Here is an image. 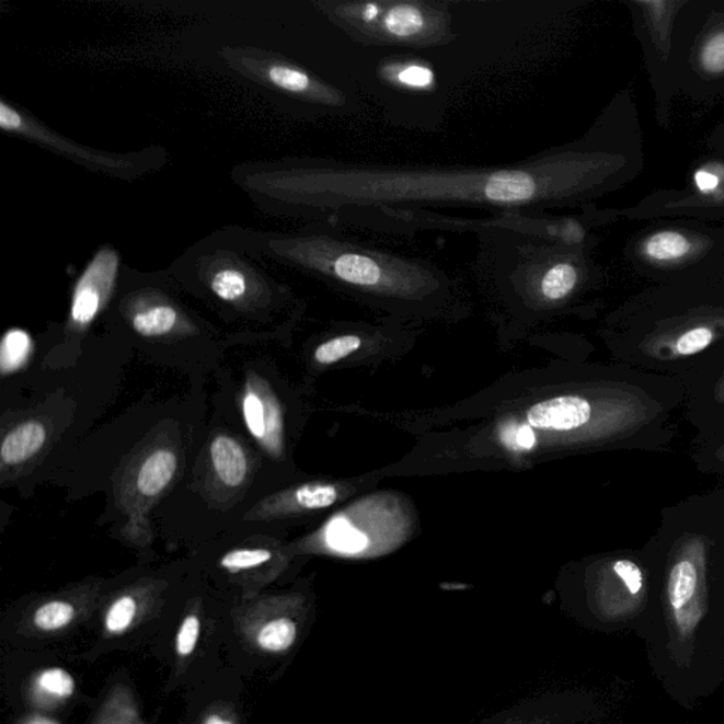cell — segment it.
<instances>
[{
	"label": "cell",
	"instance_id": "9c48e42d",
	"mask_svg": "<svg viewBox=\"0 0 724 724\" xmlns=\"http://www.w3.org/2000/svg\"><path fill=\"white\" fill-rule=\"evenodd\" d=\"M210 456L214 471L227 487H240L244 483L248 470V457L234 437L221 435L212 440Z\"/></svg>",
	"mask_w": 724,
	"mask_h": 724
},
{
	"label": "cell",
	"instance_id": "ffe728a7",
	"mask_svg": "<svg viewBox=\"0 0 724 724\" xmlns=\"http://www.w3.org/2000/svg\"><path fill=\"white\" fill-rule=\"evenodd\" d=\"M272 84L280 90L306 92L312 89V79L306 72L288 66H272L268 71Z\"/></svg>",
	"mask_w": 724,
	"mask_h": 724
},
{
	"label": "cell",
	"instance_id": "52a82bcc",
	"mask_svg": "<svg viewBox=\"0 0 724 724\" xmlns=\"http://www.w3.org/2000/svg\"><path fill=\"white\" fill-rule=\"evenodd\" d=\"M242 416L248 432L271 456L284 449V416L279 402L264 382L248 381L242 395Z\"/></svg>",
	"mask_w": 724,
	"mask_h": 724
},
{
	"label": "cell",
	"instance_id": "9a60e30c",
	"mask_svg": "<svg viewBox=\"0 0 724 724\" xmlns=\"http://www.w3.org/2000/svg\"><path fill=\"white\" fill-rule=\"evenodd\" d=\"M296 636H298V627L295 621L281 617L264 625L257 635V644L271 653H281L295 644Z\"/></svg>",
	"mask_w": 724,
	"mask_h": 724
},
{
	"label": "cell",
	"instance_id": "83f0119b",
	"mask_svg": "<svg viewBox=\"0 0 724 724\" xmlns=\"http://www.w3.org/2000/svg\"><path fill=\"white\" fill-rule=\"evenodd\" d=\"M694 180H697L698 187L704 189V192L716 187L719 183L716 176H713V174L706 172L697 173Z\"/></svg>",
	"mask_w": 724,
	"mask_h": 724
},
{
	"label": "cell",
	"instance_id": "8992f818",
	"mask_svg": "<svg viewBox=\"0 0 724 724\" xmlns=\"http://www.w3.org/2000/svg\"><path fill=\"white\" fill-rule=\"evenodd\" d=\"M118 265V255L110 248L101 250L90 262L72 294L70 310L72 323L82 327L94 322L114 289Z\"/></svg>",
	"mask_w": 724,
	"mask_h": 724
},
{
	"label": "cell",
	"instance_id": "5b68a950",
	"mask_svg": "<svg viewBox=\"0 0 724 724\" xmlns=\"http://www.w3.org/2000/svg\"><path fill=\"white\" fill-rule=\"evenodd\" d=\"M644 571L630 558L606 559L593 571V601L607 619H623L644 605Z\"/></svg>",
	"mask_w": 724,
	"mask_h": 724
},
{
	"label": "cell",
	"instance_id": "8fae6325",
	"mask_svg": "<svg viewBox=\"0 0 724 724\" xmlns=\"http://www.w3.org/2000/svg\"><path fill=\"white\" fill-rule=\"evenodd\" d=\"M177 470V456L172 450L162 449L152 455L140 466L136 487L145 497H154L168 487Z\"/></svg>",
	"mask_w": 724,
	"mask_h": 724
},
{
	"label": "cell",
	"instance_id": "7402d4cb",
	"mask_svg": "<svg viewBox=\"0 0 724 724\" xmlns=\"http://www.w3.org/2000/svg\"><path fill=\"white\" fill-rule=\"evenodd\" d=\"M136 614V602L133 597L125 596L111 606L106 614L105 625L110 633L120 634L129 629Z\"/></svg>",
	"mask_w": 724,
	"mask_h": 724
},
{
	"label": "cell",
	"instance_id": "277c9868",
	"mask_svg": "<svg viewBox=\"0 0 724 724\" xmlns=\"http://www.w3.org/2000/svg\"><path fill=\"white\" fill-rule=\"evenodd\" d=\"M451 34L444 4L386 2L376 26L364 37L397 46H430Z\"/></svg>",
	"mask_w": 724,
	"mask_h": 724
},
{
	"label": "cell",
	"instance_id": "d4e9b609",
	"mask_svg": "<svg viewBox=\"0 0 724 724\" xmlns=\"http://www.w3.org/2000/svg\"><path fill=\"white\" fill-rule=\"evenodd\" d=\"M198 635H200V620L196 616L184 619L177 634V653L187 657L196 650Z\"/></svg>",
	"mask_w": 724,
	"mask_h": 724
},
{
	"label": "cell",
	"instance_id": "7a4b0ae2",
	"mask_svg": "<svg viewBox=\"0 0 724 724\" xmlns=\"http://www.w3.org/2000/svg\"><path fill=\"white\" fill-rule=\"evenodd\" d=\"M310 264L352 291L390 303H427L449 295L451 281L430 262L363 244L354 238L325 237L309 250Z\"/></svg>",
	"mask_w": 724,
	"mask_h": 724
},
{
	"label": "cell",
	"instance_id": "484cf974",
	"mask_svg": "<svg viewBox=\"0 0 724 724\" xmlns=\"http://www.w3.org/2000/svg\"><path fill=\"white\" fill-rule=\"evenodd\" d=\"M702 65L709 72L724 71V33H719L706 43L702 53Z\"/></svg>",
	"mask_w": 724,
	"mask_h": 724
},
{
	"label": "cell",
	"instance_id": "ba28073f",
	"mask_svg": "<svg viewBox=\"0 0 724 724\" xmlns=\"http://www.w3.org/2000/svg\"><path fill=\"white\" fill-rule=\"evenodd\" d=\"M723 329L716 327L713 323L680 325V327L651 335L644 343H641V352L646 357L658 359V361H675V359L698 356L717 342Z\"/></svg>",
	"mask_w": 724,
	"mask_h": 724
},
{
	"label": "cell",
	"instance_id": "7c38bea8",
	"mask_svg": "<svg viewBox=\"0 0 724 724\" xmlns=\"http://www.w3.org/2000/svg\"><path fill=\"white\" fill-rule=\"evenodd\" d=\"M343 494L344 490L337 484L315 481L289 491L285 505L296 512H322L337 503Z\"/></svg>",
	"mask_w": 724,
	"mask_h": 724
},
{
	"label": "cell",
	"instance_id": "2e32d148",
	"mask_svg": "<svg viewBox=\"0 0 724 724\" xmlns=\"http://www.w3.org/2000/svg\"><path fill=\"white\" fill-rule=\"evenodd\" d=\"M363 346V340L356 334H342L320 344L314 352V359L320 366H333L342 359L353 356Z\"/></svg>",
	"mask_w": 724,
	"mask_h": 724
},
{
	"label": "cell",
	"instance_id": "cb8c5ba5",
	"mask_svg": "<svg viewBox=\"0 0 724 724\" xmlns=\"http://www.w3.org/2000/svg\"><path fill=\"white\" fill-rule=\"evenodd\" d=\"M395 80L406 89L425 90L434 84L435 72L426 66H401L397 70Z\"/></svg>",
	"mask_w": 724,
	"mask_h": 724
},
{
	"label": "cell",
	"instance_id": "4fadbf2b",
	"mask_svg": "<svg viewBox=\"0 0 724 724\" xmlns=\"http://www.w3.org/2000/svg\"><path fill=\"white\" fill-rule=\"evenodd\" d=\"M33 352V338L22 329H11L4 333L0 343V371L2 376L21 369Z\"/></svg>",
	"mask_w": 724,
	"mask_h": 724
},
{
	"label": "cell",
	"instance_id": "f546056e",
	"mask_svg": "<svg viewBox=\"0 0 724 724\" xmlns=\"http://www.w3.org/2000/svg\"><path fill=\"white\" fill-rule=\"evenodd\" d=\"M206 724H234V723L226 721V719L218 716V714H211V716L207 719Z\"/></svg>",
	"mask_w": 724,
	"mask_h": 724
},
{
	"label": "cell",
	"instance_id": "3957f363",
	"mask_svg": "<svg viewBox=\"0 0 724 724\" xmlns=\"http://www.w3.org/2000/svg\"><path fill=\"white\" fill-rule=\"evenodd\" d=\"M712 541L701 533H685L668 559L665 597L680 634L692 633L706 610L708 558Z\"/></svg>",
	"mask_w": 724,
	"mask_h": 724
},
{
	"label": "cell",
	"instance_id": "603a6c76",
	"mask_svg": "<svg viewBox=\"0 0 724 724\" xmlns=\"http://www.w3.org/2000/svg\"><path fill=\"white\" fill-rule=\"evenodd\" d=\"M38 685L46 692L56 694L58 698H70L76 691V682L67 670L51 668L45 670L38 678Z\"/></svg>",
	"mask_w": 724,
	"mask_h": 724
},
{
	"label": "cell",
	"instance_id": "4dcf8cb0",
	"mask_svg": "<svg viewBox=\"0 0 724 724\" xmlns=\"http://www.w3.org/2000/svg\"><path fill=\"white\" fill-rule=\"evenodd\" d=\"M716 457L719 460L722 461V463H724V444L721 447H719V450L716 451Z\"/></svg>",
	"mask_w": 724,
	"mask_h": 724
},
{
	"label": "cell",
	"instance_id": "44dd1931",
	"mask_svg": "<svg viewBox=\"0 0 724 724\" xmlns=\"http://www.w3.org/2000/svg\"><path fill=\"white\" fill-rule=\"evenodd\" d=\"M272 553L266 549H237L221 559V566L231 572L246 571L269 562Z\"/></svg>",
	"mask_w": 724,
	"mask_h": 724
},
{
	"label": "cell",
	"instance_id": "f1b7e54d",
	"mask_svg": "<svg viewBox=\"0 0 724 724\" xmlns=\"http://www.w3.org/2000/svg\"><path fill=\"white\" fill-rule=\"evenodd\" d=\"M713 398L714 401L724 405V372L721 379H719L716 387H714Z\"/></svg>",
	"mask_w": 724,
	"mask_h": 724
},
{
	"label": "cell",
	"instance_id": "e0dca14e",
	"mask_svg": "<svg viewBox=\"0 0 724 724\" xmlns=\"http://www.w3.org/2000/svg\"><path fill=\"white\" fill-rule=\"evenodd\" d=\"M691 245L687 238L678 232H659V234L650 238L646 242L645 251L651 257L658 261H673L687 255Z\"/></svg>",
	"mask_w": 724,
	"mask_h": 724
},
{
	"label": "cell",
	"instance_id": "d6986e66",
	"mask_svg": "<svg viewBox=\"0 0 724 724\" xmlns=\"http://www.w3.org/2000/svg\"><path fill=\"white\" fill-rule=\"evenodd\" d=\"M211 289L218 298L235 301L246 294V279L240 271L223 269L214 275Z\"/></svg>",
	"mask_w": 724,
	"mask_h": 724
},
{
	"label": "cell",
	"instance_id": "5bb4252c",
	"mask_svg": "<svg viewBox=\"0 0 724 724\" xmlns=\"http://www.w3.org/2000/svg\"><path fill=\"white\" fill-rule=\"evenodd\" d=\"M176 323V310L166 304L152 306V308L136 313L133 319L134 329L143 337L168 334L172 332Z\"/></svg>",
	"mask_w": 724,
	"mask_h": 724
},
{
	"label": "cell",
	"instance_id": "6da1fadb",
	"mask_svg": "<svg viewBox=\"0 0 724 724\" xmlns=\"http://www.w3.org/2000/svg\"><path fill=\"white\" fill-rule=\"evenodd\" d=\"M581 177L576 160L542 154L507 168L333 164L306 174L301 186L327 208L330 220L348 223L379 210H541L571 196Z\"/></svg>",
	"mask_w": 724,
	"mask_h": 724
},
{
	"label": "cell",
	"instance_id": "4316f807",
	"mask_svg": "<svg viewBox=\"0 0 724 724\" xmlns=\"http://www.w3.org/2000/svg\"><path fill=\"white\" fill-rule=\"evenodd\" d=\"M23 119L16 111L9 108L4 102L0 104V126L4 130H18L22 128Z\"/></svg>",
	"mask_w": 724,
	"mask_h": 724
},
{
	"label": "cell",
	"instance_id": "30bf717a",
	"mask_svg": "<svg viewBox=\"0 0 724 724\" xmlns=\"http://www.w3.org/2000/svg\"><path fill=\"white\" fill-rule=\"evenodd\" d=\"M46 444V429L41 422H26L14 427L0 446V459L4 466H18L31 459Z\"/></svg>",
	"mask_w": 724,
	"mask_h": 724
},
{
	"label": "cell",
	"instance_id": "ac0fdd59",
	"mask_svg": "<svg viewBox=\"0 0 724 724\" xmlns=\"http://www.w3.org/2000/svg\"><path fill=\"white\" fill-rule=\"evenodd\" d=\"M74 607L66 601H50L34 614V624L45 631L60 630L74 619Z\"/></svg>",
	"mask_w": 724,
	"mask_h": 724
}]
</instances>
